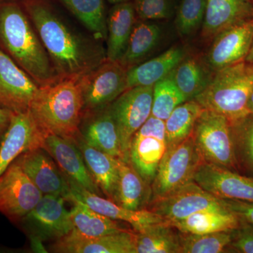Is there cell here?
Wrapping results in <instances>:
<instances>
[{"mask_svg": "<svg viewBox=\"0 0 253 253\" xmlns=\"http://www.w3.org/2000/svg\"><path fill=\"white\" fill-rule=\"evenodd\" d=\"M60 78H83L106 60L103 42L76 29L51 0H19Z\"/></svg>", "mask_w": 253, "mask_h": 253, "instance_id": "obj_1", "label": "cell"}, {"mask_svg": "<svg viewBox=\"0 0 253 253\" xmlns=\"http://www.w3.org/2000/svg\"><path fill=\"white\" fill-rule=\"evenodd\" d=\"M0 49L40 87L60 79L19 0H0Z\"/></svg>", "mask_w": 253, "mask_h": 253, "instance_id": "obj_2", "label": "cell"}, {"mask_svg": "<svg viewBox=\"0 0 253 253\" xmlns=\"http://www.w3.org/2000/svg\"><path fill=\"white\" fill-rule=\"evenodd\" d=\"M83 78H60L40 87L30 112L44 136L74 139L79 133L84 116Z\"/></svg>", "mask_w": 253, "mask_h": 253, "instance_id": "obj_3", "label": "cell"}, {"mask_svg": "<svg viewBox=\"0 0 253 253\" xmlns=\"http://www.w3.org/2000/svg\"><path fill=\"white\" fill-rule=\"evenodd\" d=\"M253 90V63L241 61L214 72L207 87L194 100L203 109L225 116L230 122L249 113Z\"/></svg>", "mask_w": 253, "mask_h": 253, "instance_id": "obj_4", "label": "cell"}, {"mask_svg": "<svg viewBox=\"0 0 253 253\" xmlns=\"http://www.w3.org/2000/svg\"><path fill=\"white\" fill-rule=\"evenodd\" d=\"M191 136L204 162L239 172L231 122L225 116L204 109Z\"/></svg>", "mask_w": 253, "mask_h": 253, "instance_id": "obj_5", "label": "cell"}, {"mask_svg": "<svg viewBox=\"0 0 253 253\" xmlns=\"http://www.w3.org/2000/svg\"><path fill=\"white\" fill-rule=\"evenodd\" d=\"M202 163L204 161L191 136L167 149L151 184L150 203L194 181L195 174Z\"/></svg>", "mask_w": 253, "mask_h": 253, "instance_id": "obj_6", "label": "cell"}, {"mask_svg": "<svg viewBox=\"0 0 253 253\" xmlns=\"http://www.w3.org/2000/svg\"><path fill=\"white\" fill-rule=\"evenodd\" d=\"M66 201L61 196L43 195L18 225L34 244L62 239L73 229L71 211L65 206Z\"/></svg>", "mask_w": 253, "mask_h": 253, "instance_id": "obj_7", "label": "cell"}, {"mask_svg": "<svg viewBox=\"0 0 253 253\" xmlns=\"http://www.w3.org/2000/svg\"><path fill=\"white\" fill-rule=\"evenodd\" d=\"M153 86L126 89L110 105L126 162H129V147L134 134L151 116Z\"/></svg>", "mask_w": 253, "mask_h": 253, "instance_id": "obj_8", "label": "cell"}, {"mask_svg": "<svg viewBox=\"0 0 253 253\" xmlns=\"http://www.w3.org/2000/svg\"><path fill=\"white\" fill-rule=\"evenodd\" d=\"M167 148L165 121L150 116L134 134L129 151V163L150 186Z\"/></svg>", "mask_w": 253, "mask_h": 253, "instance_id": "obj_9", "label": "cell"}, {"mask_svg": "<svg viewBox=\"0 0 253 253\" xmlns=\"http://www.w3.org/2000/svg\"><path fill=\"white\" fill-rule=\"evenodd\" d=\"M42 196L14 161L0 176V212L14 224H19Z\"/></svg>", "mask_w": 253, "mask_h": 253, "instance_id": "obj_10", "label": "cell"}, {"mask_svg": "<svg viewBox=\"0 0 253 253\" xmlns=\"http://www.w3.org/2000/svg\"><path fill=\"white\" fill-rule=\"evenodd\" d=\"M127 71L119 61L106 59L94 71L83 77L84 113L105 109L126 90Z\"/></svg>", "mask_w": 253, "mask_h": 253, "instance_id": "obj_11", "label": "cell"}, {"mask_svg": "<svg viewBox=\"0 0 253 253\" xmlns=\"http://www.w3.org/2000/svg\"><path fill=\"white\" fill-rule=\"evenodd\" d=\"M225 208L220 199L198 185L195 181L165 197L151 201L146 210L156 213L165 220H180L200 211Z\"/></svg>", "mask_w": 253, "mask_h": 253, "instance_id": "obj_12", "label": "cell"}, {"mask_svg": "<svg viewBox=\"0 0 253 253\" xmlns=\"http://www.w3.org/2000/svg\"><path fill=\"white\" fill-rule=\"evenodd\" d=\"M14 162L43 195L61 196L67 201L72 198L67 176L42 147L23 153Z\"/></svg>", "mask_w": 253, "mask_h": 253, "instance_id": "obj_13", "label": "cell"}, {"mask_svg": "<svg viewBox=\"0 0 253 253\" xmlns=\"http://www.w3.org/2000/svg\"><path fill=\"white\" fill-rule=\"evenodd\" d=\"M39 89L36 82L0 49V108L28 112Z\"/></svg>", "mask_w": 253, "mask_h": 253, "instance_id": "obj_14", "label": "cell"}, {"mask_svg": "<svg viewBox=\"0 0 253 253\" xmlns=\"http://www.w3.org/2000/svg\"><path fill=\"white\" fill-rule=\"evenodd\" d=\"M194 181L218 199L253 202V177L227 168L202 163Z\"/></svg>", "mask_w": 253, "mask_h": 253, "instance_id": "obj_15", "label": "cell"}, {"mask_svg": "<svg viewBox=\"0 0 253 253\" xmlns=\"http://www.w3.org/2000/svg\"><path fill=\"white\" fill-rule=\"evenodd\" d=\"M253 41V18L234 25L211 42L206 59L212 71L246 61Z\"/></svg>", "mask_w": 253, "mask_h": 253, "instance_id": "obj_16", "label": "cell"}, {"mask_svg": "<svg viewBox=\"0 0 253 253\" xmlns=\"http://www.w3.org/2000/svg\"><path fill=\"white\" fill-rule=\"evenodd\" d=\"M44 137L30 111L13 113L0 143V176L20 155L42 147Z\"/></svg>", "mask_w": 253, "mask_h": 253, "instance_id": "obj_17", "label": "cell"}, {"mask_svg": "<svg viewBox=\"0 0 253 253\" xmlns=\"http://www.w3.org/2000/svg\"><path fill=\"white\" fill-rule=\"evenodd\" d=\"M42 147L54 158L68 178L76 181L90 192L101 196L102 193L88 170L81 151L74 139L48 134L44 136Z\"/></svg>", "mask_w": 253, "mask_h": 253, "instance_id": "obj_18", "label": "cell"}, {"mask_svg": "<svg viewBox=\"0 0 253 253\" xmlns=\"http://www.w3.org/2000/svg\"><path fill=\"white\" fill-rule=\"evenodd\" d=\"M68 179L73 198L85 204L95 212L115 220L127 223L135 231L141 230L149 224L165 221L163 218L149 210L131 211L126 209L111 200L90 192L73 179L69 178Z\"/></svg>", "mask_w": 253, "mask_h": 253, "instance_id": "obj_19", "label": "cell"}, {"mask_svg": "<svg viewBox=\"0 0 253 253\" xmlns=\"http://www.w3.org/2000/svg\"><path fill=\"white\" fill-rule=\"evenodd\" d=\"M79 133L91 147L124 160L117 126L110 106L100 111L84 113Z\"/></svg>", "mask_w": 253, "mask_h": 253, "instance_id": "obj_20", "label": "cell"}, {"mask_svg": "<svg viewBox=\"0 0 253 253\" xmlns=\"http://www.w3.org/2000/svg\"><path fill=\"white\" fill-rule=\"evenodd\" d=\"M253 18V3L250 0H206L201 38L211 42L228 28Z\"/></svg>", "mask_w": 253, "mask_h": 253, "instance_id": "obj_21", "label": "cell"}, {"mask_svg": "<svg viewBox=\"0 0 253 253\" xmlns=\"http://www.w3.org/2000/svg\"><path fill=\"white\" fill-rule=\"evenodd\" d=\"M69 201L73 204L71 211L73 229L69 234L58 241H75L94 239L133 229L129 228L127 223L115 220L95 212L74 198H71Z\"/></svg>", "mask_w": 253, "mask_h": 253, "instance_id": "obj_22", "label": "cell"}, {"mask_svg": "<svg viewBox=\"0 0 253 253\" xmlns=\"http://www.w3.org/2000/svg\"><path fill=\"white\" fill-rule=\"evenodd\" d=\"M75 142L81 150L88 170L106 199L114 201L119 178L118 158L106 154L86 144L78 133Z\"/></svg>", "mask_w": 253, "mask_h": 253, "instance_id": "obj_23", "label": "cell"}, {"mask_svg": "<svg viewBox=\"0 0 253 253\" xmlns=\"http://www.w3.org/2000/svg\"><path fill=\"white\" fill-rule=\"evenodd\" d=\"M136 20L132 1L113 5L107 14L106 59L118 61L126 51Z\"/></svg>", "mask_w": 253, "mask_h": 253, "instance_id": "obj_24", "label": "cell"}, {"mask_svg": "<svg viewBox=\"0 0 253 253\" xmlns=\"http://www.w3.org/2000/svg\"><path fill=\"white\" fill-rule=\"evenodd\" d=\"M51 250L67 253H136L135 231H120L81 241H56Z\"/></svg>", "mask_w": 253, "mask_h": 253, "instance_id": "obj_25", "label": "cell"}, {"mask_svg": "<svg viewBox=\"0 0 253 253\" xmlns=\"http://www.w3.org/2000/svg\"><path fill=\"white\" fill-rule=\"evenodd\" d=\"M186 56L181 46H172L156 56L136 65L126 73V89L135 86H154L174 71Z\"/></svg>", "mask_w": 253, "mask_h": 253, "instance_id": "obj_26", "label": "cell"}, {"mask_svg": "<svg viewBox=\"0 0 253 253\" xmlns=\"http://www.w3.org/2000/svg\"><path fill=\"white\" fill-rule=\"evenodd\" d=\"M118 166L119 178L115 203L131 211L146 209L151 201V186L130 163L118 158Z\"/></svg>", "mask_w": 253, "mask_h": 253, "instance_id": "obj_27", "label": "cell"}, {"mask_svg": "<svg viewBox=\"0 0 253 253\" xmlns=\"http://www.w3.org/2000/svg\"><path fill=\"white\" fill-rule=\"evenodd\" d=\"M214 73L206 59L191 55L185 56L171 74L176 86L189 101L206 89Z\"/></svg>", "mask_w": 253, "mask_h": 253, "instance_id": "obj_28", "label": "cell"}, {"mask_svg": "<svg viewBox=\"0 0 253 253\" xmlns=\"http://www.w3.org/2000/svg\"><path fill=\"white\" fill-rule=\"evenodd\" d=\"M169 222L181 233L202 234L234 230L239 225L240 218L225 208L200 211L180 220Z\"/></svg>", "mask_w": 253, "mask_h": 253, "instance_id": "obj_29", "label": "cell"}, {"mask_svg": "<svg viewBox=\"0 0 253 253\" xmlns=\"http://www.w3.org/2000/svg\"><path fill=\"white\" fill-rule=\"evenodd\" d=\"M136 253H181V232L168 221L135 231Z\"/></svg>", "mask_w": 253, "mask_h": 253, "instance_id": "obj_30", "label": "cell"}, {"mask_svg": "<svg viewBox=\"0 0 253 253\" xmlns=\"http://www.w3.org/2000/svg\"><path fill=\"white\" fill-rule=\"evenodd\" d=\"M162 30L153 21L136 20L127 46L119 62L126 70L142 63L158 45Z\"/></svg>", "mask_w": 253, "mask_h": 253, "instance_id": "obj_31", "label": "cell"}, {"mask_svg": "<svg viewBox=\"0 0 253 253\" xmlns=\"http://www.w3.org/2000/svg\"><path fill=\"white\" fill-rule=\"evenodd\" d=\"M79 20L97 41H106L107 14L104 0H56Z\"/></svg>", "mask_w": 253, "mask_h": 253, "instance_id": "obj_32", "label": "cell"}, {"mask_svg": "<svg viewBox=\"0 0 253 253\" xmlns=\"http://www.w3.org/2000/svg\"><path fill=\"white\" fill-rule=\"evenodd\" d=\"M204 111L196 100H189L174 109L165 121L167 149H172L190 137L196 121Z\"/></svg>", "mask_w": 253, "mask_h": 253, "instance_id": "obj_33", "label": "cell"}, {"mask_svg": "<svg viewBox=\"0 0 253 253\" xmlns=\"http://www.w3.org/2000/svg\"><path fill=\"white\" fill-rule=\"evenodd\" d=\"M238 170L253 177V113L231 122Z\"/></svg>", "mask_w": 253, "mask_h": 253, "instance_id": "obj_34", "label": "cell"}, {"mask_svg": "<svg viewBox=\"0 0 253 253\" xmlns=\"http://www.w3.org/2000/svg\"><path fill=\"white\" fill-rule=\"evenodd\" d=\"M185 101V97L176 86L172 74L169 73L153 86L151 116L166 121L174 109Z\"/></svg>", "mask_w": 253, "mask_h": 253, "instance_id": "obj_35", "label": "cell"}, {"mask_svg": "<svg viewBox=\"0 0 253 253\" xmlns=\"http://www.w3.org/2000/svg\"><path fill=\"white\" fill-rule=\"evenodd\" d=\"M232 239L233 230L202 234L181 233V253H226Z\"/></svg>", "mask_w": 253, "mask_h": 253, "instance_id": "obj_36", "label": "cell"}, {"mask_svg": "<svg viewBox=\"0 0 253 253\" xmlns=\"http://www.w3.org/2000/svg\"><path fill=\"white\" fill-rule=\"evenodd\" d=\"M206 0H181L176 11L175 25L181 36H189L202 26Z\"/></svg>", "mask_w": 253, "mask_h": 253, "instance_id": "obj_37", "label": "cell"}, {"mask_svg": "<svg viewBox=\"0 0 253 253\" xmlns=\"http://www.w3.org/2000/svg\"><path fill=\"white\" fill-rule=\"evenodd\" d=\"M136 18L154 21L170 18L173 14V0H131Z\"/></svg>", "mask_w": 253, "mask_h": 253, "instance_id": "obj_38", "label": "cell"}, {"mask_svg": "<svg viewBox=\"0 0 253 253\" xmlns=\"http://www.w3.org/2000/svg\"><path fill=\"white\" fill-rule=\"evenodd\" d=\"M231 253H253V224L240 219L239 225L233 230V239L228 247Z\"/></svg>", "mask_w": 253, "mask_h": 253, "instance_id": "obj_39", "label": "cell"}, {"mask_svg": "<svg viewBox=\"0 0 253 253\" xmlns=\"http://www.w3.org/2000/svg\"><path fill=\"white\" fill-rule=\"evenodd\" d=\"M221 204L240 219L253 224V202L220 199Z\"/></svg>", "mask_w": 253, "mask_h": 253, "instance_id": "obj_40", "label": "cell"}, {"mask_svg": "<svg viewBox=\"0 0 253 253\" xmlns=\"http://www.w3.org/2000/svg\"><path fill=\"white\" fill-rule=\"evenodd\" d=\"M13 112L0 108V143L11 121Z\"/></svg>", "mask_w": 253, "mask_h": 253, "instance_id": "obj_41", "label": "cell"}, {"mask_svg": "<svg viewBox=\"0 0 253 253\" xmlns=\"http://www.w3.org/2000/svg\"><path fill=\"white\" fill-rule=\"evenodd\" d=\"M248 112L253 113V90L250 96L247 105Z\"/></svg>", "mask_w": 253, "mask_h": 253, "instance_id": "obj_42", "label": "cell"}, {"mask_svg": "<svg viewBox=\"0 0 253 253\" xmlns=\"http://www.w3.org/2000/svg\"><path fill=\"white\" fill-rule=\"evenodd\" d=\"M246 61H247V62L249 63H253V41L249 54H248L247 57H246Z\"/></svg>", "mask_w": 253, "mask_h": 253, "instance_id": "obj_43", "label": "cell"}, {"mask_svg": "<svg viewBox=\"0 0 253 253\" xmlns=\"http://www.w3.org/2000/svg\"><path fill=\"white\" fill-rule=\"evenodd\" d=\"M109 4L114 5L117 4H121V3L127 2L130 1L131 0H106Z\"/></svg>", "mask_w": 253, "mask_h": 253, "instance_id": "obj_44", "label": "cell"}, {"mask_svg": "<svg viewBox=\"0 0 253 253\" xmlns=\"http://www.w3.org/2000/svg\"><path fill=\"white\" fill-rule=\"evenodd\" d=\"M250 1H252V2L253 3V0H250Z\"/></svg>", "mask_w": 253, "mask_h": 253, "instance_id": "obj_45", "label": "cell"}]
</instances>
